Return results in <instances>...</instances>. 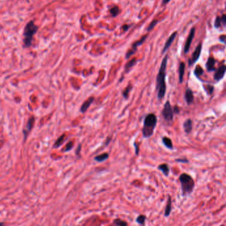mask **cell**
I'll use <instances>...</instances> for the list:
<instances>
[{
    "mask_svg": "<svg viewBox=\"0 0 226 226\" xmlns=\"http://www.w3.org/2000/svg\"><path fill=\"white\" fill-rule=\"evenodd\" d=\"M168 60V55H166L163 59L161 65L159 69V73L156 76V90L157 94L159 100H161L165 96L167 91L166 85V68Z\"/></svg>",
    "mask_w": 226,
    "mask_h": 226,
    "instance_id": "obj_1",
    "label": "cell"
},
{
    "mask_svg": "<svg viewBox=\"0 0 226 226\" xmlns=\"http://www.w3.org/2000/svg\"><path fill=\"white\" fill-rule=\"evenodd\" d=\"M157 124V117L154 113H149L145 116L142 128V134L144 138H149L154 134Z\"/></svg>",
    "mask_w": 226,
    "mask_h": 226,
    "instance_id": "obj_2",
    "label": "cell"
},
{
    "mask_svg": "<svg viewBox=\"0 0 226 226\" xmlns=\"http://www.w3.org/2000/svg\"><path fill=\"white\" fill-rule=\"evenodd\" d=\"M179 181L181 184L182 196L190 195L193 192L195 186V182L192 177L186 173H182L179 177Z\"/></svg>",
    "mask_w": 226,
    "mask_h": 226,
    "instance_id": "obj_3",
    "label": "cell"
},
{
    "mask_svg": "<svg viewBox=\"0 0 226 226\" xmlns=\"http://www.w3.org/2000/svg\"><path fill=\"white\" fill-rule=\"evenodd\" d=\"M38 30V27L30 21L25 27L23 31V44L25 47H30L32 45L33 37Z\"/></svg>",
    "mask_w": 226,
    "mask_h": 226,
    "instance_id": "obj_4",
    "label": "cell"
},
{
    "mask_svg": "<svg viewBox=\"0 0 226 226\" xmlns=\"http://www.w3.org/2000/svg\"><path fill=\"white\" fill-rule=\"evenodd\" d=\"M162 116L164 120L167 122H172L174 120V113L173 112V108L170 104L169 100H167L164 103L163 109L162 111Z\"/></svg>",
    "mask_w": 226,
    "mask_h": 226,
    "instance_id": "obj_5",
    "label": "cell"
},
{
    "mask_svg": "<svg viewBox=\"0 0 226 226\" xmlns=\"http://www.w3.org/2000/svg\"><path fill=\"white\" fill-rule=\"evenodd\" d=\"M147 37V34H146V35H144L143 37H141V39L140 40L136 41L135 43H134L133 44L131 48L130 49L129 51L127 52V54H126V56H125L126 59H129L130 57H131V56H132L134 54V53L136 52L137 47L144 43V41L146 40Z\"/></svg>",
    "mask_w": 226,
    "mask_h": 226,
    "instance_id": "obj_6",
    "label": "cell"
},
{
    "mask_svg": "<svg viewBox=\"0 0 226 226\" xmlns=\"http://www.w3.org/2000/svg\"><path fill=\"white\" fill-rule=\"evenodd\" d=\"M202 43H200L198 45V47H196V50H195L194 52H193L192 54V58H191L189 60H188V64L189 66H192V65H193L196 62V61L198 60L199 57H200V54H201V51H202Z\"/></svg>",
    "mask_w": 226,
    "mask_h": 226,
    "instance_id": "obj_7",
    "label": "cell"
},
{
    "mask_svg": "<svg viewBox=\"0 0 226 226\" xmlns=\"http://www.w3.org/2000/svg\"><path fill=\"white\" fill-rule=\"evenodd\" d=\"M195 30H196V29H195L194 27L192 28V29L190 30V34H189L188 37L187 41L186 42V44H185V48H184V52H185V54H187V53L188 52V51H189L191 43H192V40H193L194 37Z\"/></svg>",
    "mask_w": 226,
    "mask_h": 226,
    "instance_id": "obj_8",
    "label": "cell"
},
{
    "mask_svg": "<svg viewBox=\"0 0 226 226\" xmlns=\"http://www.w3.org/2000/svg\"><path fill=\"white\" fill-rule=\"evenodd\" d=\"M226 68L225 65H222L220 67L218 68L217 70H216L215 74L213 76V78L217 82H219L222 78L224 77V75L225 73Z\"/></svg>",
    "mask_w": 226,
    "mask_h": 226,
    "instance_id": "obj_9",
    "label": "cell"
},
{
    "mask_svg": "<svg viewBox=\"0 0 226 226\" xmlns=\"http://www.w3.org/2000/svg\"><path fill=\"white\" fill-rule=\"evenodd\" d=\"M34 120H35V119H34V116H31L29 119L27 124V125H26V128L24 129V131H23V134L25 135V139H26V137H27L28 134L30 132V131H31V129L33 127Z\"/></svg>",
    "mask_w": 226,
    "mask_h": 226,
    "instance_id": "obj_10",
    "label": "cell"
},
{
    "mask_svg": "<svg viewBox=\"0 0 226 226\" xmlns=\"http://www.w3.org/2000/svg\"><path fill=\"white\" fill-rule=\"evenodd\" d=\"M185 99L186 102L187 103V104L188 106L191 105L194 102V97L193 91L190 88H188L185 91Z\"/></svg>",
    "mask_w": 226,
    "mask_h": 226,
    "instance_id": "obj_11",
    "label": "cell"
},
{
    "mask_svg": "<svg viewBox=\"0 0 226 226\" xmlns=\"http://www.w3.org/2000/svg\"><path fill=\"white\" fill-rule=\"evenodd\" d=\"M177 32H174L172 33L171 35L170 36V37L168 38V40L167 41L165 45H164V48H163V50L162 51V53H164L168 49V48H169L170 47V45H172V43H173V41L174 40V39L176 38V37H177Z\"/></svg>",
    "mask_w": 226,
    "mask_h": 226,
    "instance_id": "obj_12",
    "label": "cell"
},
{
    "mask_svg": "<svg viewBox=\"0 0 226 226\" xmlns=\"http://www.w3.org/2000/svg\"><path fill=\"white\" fill-rule=\"evenodd\" d=\"M94 101V97H90L88 99H87L86 101L84 102L83 103V104L82 105L81 108H80V112L82 113H85L86 111L88 110L90 108V106H91V103Z\"/></svg>",
    "mask_w": 226,
    "mask_h": 226,
    "instance_id": "obj_13",
    "label": "cell"
},
{
    "mask_svg": "<svg viewBox=\"0 0 226 226\" xmlns=\"http://www.w3.org/2000/svg\"><path fill=\"white\" fill-rule=\"evenodd\" d=\"M183 128L185 130V132L187 134L191 133L192 130V121L190 119H187V120L184 122Z\"/></svg>",
    "mask_w": 226,
    "mask_h": 226,
    "instance_id": "obj_14",
    "label": "cell"
},
{
    "mask_svg": "<svg viewBox=\"0 0 226 226\" xmlns=\"http://www.w3.org/2000/svg\"><path fill=\"white\" fill-rule=\"evenodd\" d=\"M185 63H181L178 68V74H179V82L182 83L184 80V75H185Z\"/></svg>",
    "mask_w": 226,
    "mask_h": 226,
    "instance_id": "obj_15",
    "label": "cell"
},
{
    "mask_svg": "<svg viewBox=\"0 0 226 226\" xmlns=\"http://www.w3.org/2000/svg\"><path fill=\"white\" fill-rule=\"evenodd\" d=\"M171 210H172V200H171L170 196L168 195V201H167V203L165 211H164V216H165V217L169 216L170 214V212H171Z\"/></svg>",
    "mask_w": 226,
    "mask_h": 226,
    "instance_id": "obj_16",
    "label": "cell"
},
{
    "mask_svg": "<svg viewBox=\"0 0 226 226\" xmlns=\"http://www.w3.org/2000/svg\"><path fill=\"white\" fill-rule=\"evenodd\" d=\"M162 142L164 144V146H165L167 149H170V150H172L174 149L173 147V144H172V140L167 137H163L162 138Z\"/></svg>",
    "mask_w": 226,
    "mask_h": 226,
    "instance_id": "obj_17",
    "label": "cell"
},
{
    "mask_svg": "<svg viewBox=\"0 0 226 226\" xmlns=\"http://www.w3.org/2000/svg\"><path fill=\"white\" fill-rule=\"evenodd\" d=\"M158 169L159 170L161 171L164 174V176L166 177H168L169 175V172H170V168L169 167L167 164H161L157 167Z\"/></svg>",
    "mask_w": 226,
    "mask_h": 226,
    "instance_id": "obj_18",
    "label": "cell"
},
{
    "mask_svg": "<svg viewBox=\"0 0 226 226\" xmlns=\"http://www.w3.org/2000/svg\"><path fill=\"white\" fill-rule=\"evenodd\" d=\"M108 159H109V154L107 152L102 153V154L95 156L94 157V160H95V161H97L98 163L104 162Z\"/></svg>",
    "mask_w": 226,
    "mask_h": 226,
    "instance_id": "obj_19",
    "label": "cell"
},
{
    "mask_svg": "<svg viewBox=\"0 0 226 226\" xmlns=\"http://www.w3.org/2000/svg\"><path fill=\"white\" fill-rule=\"evenodd\" d=\"M214 64H215V60L213 58H210L208 60V62L206 63V68L208 69V71H213L216 70L215 67H214Z\"/></svg>",
    "mask_w": 226,
    "mask_h": 226,
    "instance_id": "obj_20",
    "label": "cell"
},
{
    "mask_svg": "<svg viewBox=\"0 0 226 226\" xmlns=\"http://www.w3.org/2000/svg\"><path fill=\"white\" fill-rule=\"evenodd\" d=\"M136 63H137L136 59H133L131 60H129V62L125 64V72H128L130 70V69H131L134 66V65L136 64Z\"/></svg>",
    "mask_w": 226,
    "mask_h": 226,
    "instance_id": "obj_21",
    "label": "cell"
},
{
    "mask_svg": "<svg viewBox=\"0 0 226 226\" xmlns=\"http://www.w3.org/2000/svg\"><path fill=\"white\" fill-rule=\"evenodd\" d=\"M65 139H66V135H65V134H63V135H61L59 138V139L56 140L55 144L54 145V147L55 148H57V147H59V146H60V145L63 143Z\"/></svg>",
    "mask_w": 226,
    "mask_h": 226,
    "instance_id": "obj_22",
    "label": "cell"
},
{
    "mask_svg": "<svg viewBox=\"0 0 226 226\" xmlns=\"http://www.w3.org/2000/svg\"><path fill=\"white\" fill-rule=\"evenodd\" d=\"M147 219V217L145 215H139L136 218V222L138 224L140 225H144L145 220Z\"/></svg>",
    "mask_w": 226,
    "mask_h": 226,
    "instance_id": "obj_23",
    "label": "cell"
},
{
    "mask_svg": "<svg viewBox=\"0 0 226 226\" xmlns=\"http://www.w3.org/2000/svg\"><path fill=\"white\" fill-rule=\"evenodd\" d=\"M132 90V86L131 85H129L124 90V92H123V96L125 99H127L128 98H129V93L130 91H131V90Z\"/></svg>",
    "mask_w": 226,
    "mask_h": 226,
    "instance_id": "obj_24",
    "label": "cell"
},
{
    "mask_svg": "<svg viewBox=\"0 0 226 226\" xmlns=\"http://www.w3.org/2000/svg\"><path fill=\"white\" fill-rule=\"evenodd\" d=\"M113 224L118 226H126L127 225V223L126 221L120 220V219H116L113 220Z\"/></svg>",
    "mask_w": 226,
    "mask_h": 226,
    "instance_id": "obj_25",
    "label": "cell"
},
{
    "mask_svg": "<svg viewBox=\"0 0 226 226\" xmlns=\"http://www.w3.org/2000/svg\"><path fill=\"white\" fill-rule=\"evenodd\" d=\"M203 74H204V70H203L202 68L200 66H197L194 70V74L196 75L197 77H199V76L202 75Z\"/></svg>",
    "mask_w": 226,
    "mask_h": 226,
    "instance_id": "obj_26",
    "label": "cell"
},
{
    "mask_svg": "<svg viewBox=\"0 0 226 226\" xmlns=\"http://www.w3.org/2000/svg\"><path fill=\"white\" fill-rule=\"evenodd\" d=\"M109 11L113 17H116L117 15L120 13V9H119V7L117 6H115L113 8L111 9Z\"/></svg>",
    "mask_w": 226,
    "mask_h": 226,
    "instance_id": "obj_27",
    "label": "cell"
},
{
    "mask_svg": "<svg viewBox=\"0 0 226 226\" xmlns=\"http://www.w3.org/2000/svg\"><path fill=\"white\" fill-rule=\"evenodd\" d=\"M157 23H158V21H157V20H154L153 21H152V22L151 23V24L149 25V27H148V28H147V31H150L151 30H152L153 28H154V27H155V26L156 24H157Z\"/></svg>",
    "mask_w": 226,
    "mask_h": 226,
    "instance_id": "obj_28",
    "label": "cell"
},
{
    "mask_svg": "<svg viewBox=\"0 0 226 226\" xmlns=\"http://www.w3.org/2000/svg\"><path fill=\"white\" fill-rule=\"evenodd\" d=\"M221 23H222L221 18L220 17H217L216 18V21H215V23H214V25H215V27H216V28H218V27H220L221 25Z\"/></svg>",
    "mask_w": 226,
    "mask_h": 226,
    "instance_id": "obj_29",
    "label": "cell"
},
{
    "mask_svg": "<svg viewBox=\"0 0 226 226\" xmlns=\"http://www.w3.org/2000/svg\"><path fill=\"white\" fill-rule=\"evenodd\" d=\"M73 145H74V143L72 142V141H70L66 145V149H64V151L66 152V151H68L71 150V149H72V147H73Z\"/></svg>",
    "mask_w": 226,
    "mask_h": 226,
    "instance_id": "obj_30",
    "label": "cell"
},
{
    "mask_svg": "<svg viewBox=\"0 0 226 226\" xmlns=\"http://www.w3.org/2000/svg\"><path fill=\"white\" fill-rule=\"evenodd\" d=\"M133 145H134V147H135V155H139V145H138V144L136 143L135 142L134 143Z\"/></svg>",
    "mask_w": 226,
    "mask_h": 226,
    "instance_id": "obj_31",
    "label": "cell"
},
{
    "mask_svg": "<svg viewBox=\"0 0 226 226\" xmlns=\"http://www.w3.org/2000/svg\"><path fill=\"white\" fill-rule=\"evenodd\" d=\"M176 162L178 163H188V160L186 159H176Z\"/></svg>",
    "mask_w": 226,
    "mask_h": 226,
    "instance_id": "obj_32",
    "label": "cell"
},
{
    "mask_svg": "<svg viewBox=\"0 0 226 226\" xmlns=\"http://www.w3.org/2000/svg\"><path fill=\"white\" fill-rule=\"evenodd\" d=\"M173 112H174V114H178V113H179L180 110H179V108H178V107L177 106H174V108H173Z\"/></svg>",
    "mask_w": 226,
    "mask_h": 226,
    "instance_id": "obj_33",
    "label": "cell"
},
{
    "mask_svg": "<svg viewBox=\"0 0 226 226\" xmlns=\"http://www.w3.org/2000/svg\"><path fill=\"white\" fill-rule=\"evenodd\" d=\"M208 94H212V93H213V86H208Z\"/></svg>",
    "mask_w": 226,
    "mask_h": 226,
    "instance_id": "obj_34",
    "label": "cell"
},
{
    "mask_svg": "<svg viewBox=\"0 0 226 226\" xmlns=\"http://www.w3.org/2000/svg\"><path fill=\"white\" fill-rule=\"evenodd\" d=\"M221 21H222V23H223L224 25L225 26V23H226V16H225V14H224L223 16H222V17H221Z\"/></svg>",
    "mask_w": 226,
    "mask_h": 226,
    "instance_id": "obj_35",
    "label": "cell"
},
{
    "mask_svg": "<svg viewBox=\"0 0 226 226\" xmlns=\"http://www.w3.org/2000/svg\"><path fill=\"white\" fill-rule=\"evenodd\" d=\"M81 149V145H79V146L78 147V149L76 150V155H79V152H80V150Z\"/></svg>",
    "mask_w": 226,
    "mask_h": 226,
    "instance_id": "obj_36",
    "label": "cell"
},
{
    "mask_svg": "<svg viewBox=\"0 0 226 226\" xmlns=\"http://www.w3.org/2000/svg\"><path fill=\"white\" fill-rule=\"evenodd\" d=\"M170 1V0H163V3H162V4H163V5H166V4H167V3H168V2H169Z\"/></svg>",
    "mask_w": 226,
    "mask_h": 226,
    "instance_id": "obj_37",
    "label": "cell"
},
{
    "mask_svg": "<svg viewBox=\"0 0 226 226\" xmlns=\"http://www.w3.org/2000/svg\"><path fill=\"white\" fill-rule=\"evenodd\" d=\"M225 35H223V36H221L220 37V40L222 42H223V43H225Z\"/></svg>",
    "mask_w": 226,
    "mask_h": 226,
    "instance_id": "obj_38",
    "label": "cell"
}]
</instances>
